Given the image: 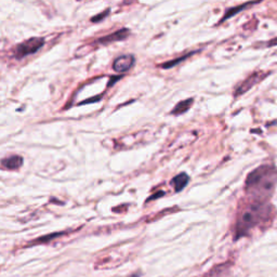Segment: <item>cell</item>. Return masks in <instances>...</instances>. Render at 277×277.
<instances>
[{"instance_id":"6da1fadb","label":"cell","mask_w":277,"mask_h":277,"mask_svg":"<svg viewBox=\"0 0 277 277\" xmlns=\"http://www.w3.org/2000/svg\"><path fill=\"white\" fill-rule=\"evenodd\" d=\"M277 183V170L272 165H263L254 169L246 179V190L255 201L265 202L272 196Z\"/></svg>"},{"instance_id":"7a4b0ae2","label":"cell","mask_w":277,"mask_h":277,"mask_svg":"<svg viewBox=\"0 0 277 277\" xmlns=\"http://www.w3.org/2000/svg\"><path fill=\"white\" fill-rule=\"evenodd\" d=\"M272 214V207L265 202L255 201L249 204L247 207L240 212L236 223V239L246 235V234L252 230L261 222L265 221Z\"/></svg>"},{"instance_id":"3957f363","label":"cell","mask_w":277,"mask_h":277,"mask_svg":"<svg viewBox=\"0 0 277 277\" xmlns=\"http://www.w3.org/2000/svg\"><path fill=\"white\" fill-rule=\"evenodd\" d=\"M45 45V39L41 37H33L27 39L23 42H21L20 45L17 46L16 50H14V56L16 59L21 60L28 56L31 54L36 53Z\"/></svg>"},{"instance_id":"277c9868","label":"cell","mask_w":277,"mask_h":277,"mask_svg":"<svg viewBox=\"0 0 277 277\" xmlns=\"http://www.w3.org/2000/svg\"><path fill=\"white\" fill-rule=\"evenodd\" d=\"M269 75V73H263V72H255L252 75H250L249 77L245 79L243 82H241L239 86L237 87L235 94L234 96L235 97H239L241 95L246 94L248 90H250L254 84H257L258 82H260L262 79H264V78Z\"/></svg>"},{"instance_id":"5b68a950","label":"cell","mask_w":277,"mask_h":277,"mask_svg":"<svg viewBox=\"0 0 277 277\" xmlns=\"http://www.w3.org/2000/svg\"><path fill=\"white\" fill-rule=\"evenodd\" d=\"M134 64V56L131 54L122 55L113 63V69L117 73H126Z\"/></svg>"},{"instance_id":"8992f818","label":"cell","mask_w":277,"mask_h":277,"mask_svg":"<svg viewBox=\"0 0 277 277\" xmlns=\"http://www.w3.org/2000/svg\"><path fill=\"white\" fill-rule=\"evenodd\" d=\"M129 35H130V32H129V30H128V28H122V30H118L116 32H114V33L108 35V36L98 39L97 44L110 45V44H113V42H115V41H122V40L127 39L128 37H129Z\"/></svg>"},{"instance_id":"52a82bcc","label":"cell","mask_w":277,"mask_h":277,"mask_svg":"<svg viewBox=\"0 0 277 277\" xmlns=\"http://www.w3.org/2000/svg\"><path fill=\"white\" fill-rule=\"evenodd\" d=\"M261 2H262V0H252V2H248V3H245L243 5H239V6H236V7H233V8L227 9V11L225 12L223 18L221 19V21H220V23H222V22H224V21L233 18L234 16H236L237 13L244 11V10H246L248 8H250V7H252L254 5L260 4Z\"/></svg>"},{"instance_id":"ba28073f","label":"cell","mask_w":277,"mask_h":277,"mask_svg":"<svg viewBox=\"0 0 277 277\" xmlns=\"http://www.w3.org/2000/svg\"><path fill=\"white\" fill-rule=\"evenodd\" d=\"M22 165H23V158L18 155L10 156L9 158H5L3 160V166L8 170L19 169Z\"/></svg>"},{"instance_id":"9c48e42d","label":"cell","mask_w":277,"mask_h":277,"mask_svg":"<svg viewBox=\"0 0 277 277\" xmlns=\"http://www.w3.org/2000/svg\"><path fill=\"white\" fill-rule=\"evenodd\" d=\"M189 181H190V177L187 173L177 174L176 176L173 177V180H172V184L174 186V190L176 192L182 191L184 188H186V186L189 183Z\"/></svg>"},{"instance_id":"30bf717a","label":"cell","mask_w":277,"mask_h":277,"mask_svg":"<svg viewBox=\"0 0 277 277\" xmlns=\"http://www.w3.org/2000/svg\"><path fill=\"white\" fill-rule=\"evenodd\" d=\"M192 104H193V99H188V100L181 101L175 105V108L171 111V114H173V115H181V114L190 110Z\"/></svg>"},{"instance_id":"8fae6325","label":"cell","mask_w":277,"mask_h":277,"mask_svg":"<svg viewBox=\"0 0 277 277\" xmlns=\"http://www.w3.org/2000/svg\"><path fill=\"white\" fill-rule=\"evenodd\" d=\"M197 52H200V51H198V50L192 51V52H190V53H187V54H184V55L180 56V58H176V59H174V60H170V61H168V62H166V63H164V64H161V67H162V68H165V69H169V68H171V67H173V66H176L177 64H180L181 62L186 61L188 58H190V56L196 54Z\"/></svg>"},{"instance_id":"7c38bea8","label":"cell","mask_w":277,"mask_h":277,"mask_svg":"<svg viewBox=\"0 0 277 277\" xmlns=\"http://www.w3.org/2000/svg\"><path fill=\"white\" fill-rule=\"evenodd\" d=\"M109 13H110V10H106L105 12L103 11L102 13L98 14V16H96V17L92 18V19H91V21H92V22H100V21H102L103 19H105V17L108 16Z\"/></svg>"},{"instance_id":"4fadbf2b","label":"cell","mask_w":277,"mask_h":277,"mask_svg":"<svg viewBox=\"0 0 277 277\" xmlns=\"http://www.w3.org/2000/svg\"><path fill=\"white\" fill-rule=\"evenodd\" d=\"M120 78H123V76H114V77H111V79H110V81H109L108 87H111L112 84H114L117 80H119Z\"/></svg>"},{"instance_id":"5bb4252c","label":"cell","mask_w":277,"mask_h":277,"mask_svg":"<svg viewBox=\"0 0 277 277\" xmlns=\"http://www.w3.org/2000/svg\"><path fill=\"white\" fill-rule=\"evenodd\" d=\"M266 44H268V45H266L265 47H272V46H277V38H276L275 40H271V41H268V42H266Z\"/></svg>"},{"instance_id":"9a60e30c","label":"cell","mask_w":277,"mask_h":277,"mask_svg":"<svg viewBox=\"0 0 277 277\" xmlns=\"http://www.w3.org/2000/svg\"><path fill=\"white\" fill-rule=\"evenodd\" d=\"M134 2V0H125V4H129V3H132Z\"/></svg>"}]
</instances>
